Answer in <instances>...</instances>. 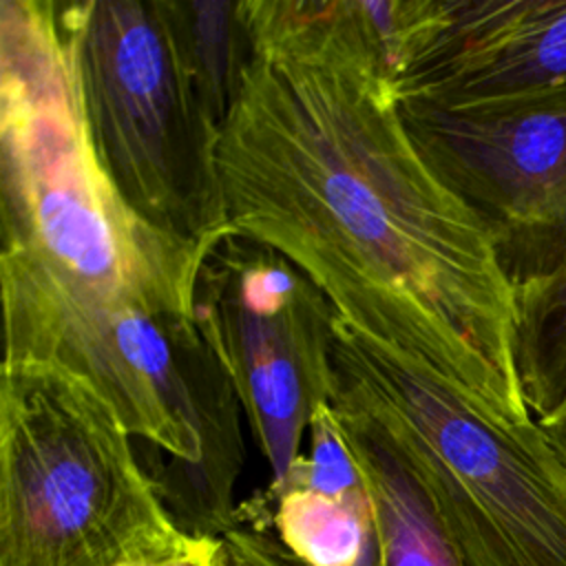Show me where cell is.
Here are the masks:
<instances>
[{"label": "cell", "instance_id": "obj_12", "mask_svg": "<svg viewBox=\"0 0 566 566\" xmlns=\"http://www.w3.org/2000/svg\"><path fill=\"white\" fill-rule=\"evenodd\" d=\"M161 2L197 93L223 128L252 53L243 2Z\"/></svg>", "mask_w": 566, "mask_h": 566}, {"label": "cell", "instance_id": "obj_4", "mask_svg": "<svg viewBox=\"0 0 566 566\" xmlns=\"http://www.w3.org/2000/svg\"><path fill=\"white\" fill-rule=\"evenodd\" d=\"M334 394L416 471L467 566H566V467L515 422L336 316Z\"/></svg>", "mask_w": 566, "mask_h": 566}, {"label": "cell", "instance_id": "obj_1", "mask_svg": "<svg viewBox=\"0 0 566 566\" xmlns=\"http://www.w3.org/2000/svg\"><path fill=\"white\" fill-rule=\"evenodd\" d=\"M252 53L219 133L232 232L294 263L363 338L535 420L515 290L480 217L429 168L356 0H243Z\"/></svg>", "mask_w": 566, "mask_h": 566}, {"label": "cell", "instance_id": "obj_16", "mask_svg": "<svg viewBox=\"0 0 566 566\" xmlns=\"http://www.w3.org/2000/svg\"><path fill=\"white\" fill-rule=\"evenodd\" d=\"M539 427L544 429L548 442L553 444L555 453L559 455V460L566 467V400L544 420H537Z\"/></svg>", "mask_w": 566, "mask_h": 566}, {"label": "cell", "instance_id": "obj_2", "mask_svg": "<svg viewBox=\"0 0 566 566\" xmlns=\"http://www.w3.org/2000/svg\"><path fill=\"white\" fill-rule=\"evenodd\" d=\"M0 281L4 360L84 378L133 438L166 453L148 475L184 535L237 528L241 405L197 323L84 290L18 248H2Z\"/></svg>", "mask_w": 566, "mask_h": 566}, {"label": "cell", "instance_id": "obj_13", "mask_svg": "<svg viewBox=\"0 0 566 566\" xmlns=\"http://www.w3.org/2000/svg\"><path fill=\"white\" fill-rule=\"evenodd\" d=\"M515 358L535 420L566 400V263L515 287Z\"/></svg>", "mask_w": 566, "mask_h": 566}, {"label": "cell", "instance_id": "obj_9", "mask_svg": "<svg viewBox=\"0 0 566 566\" xmlns=\"http://www.w3.org/2000/svg\"><path fill=\"white\" fill-rule=\"evenodd\" d=\"M566 84V0H407L391 86L400 104L462 113Z\"/></svg>", "mask_w": 566, "mask_h": 566}, {"label": "cell", "instance_id": "obj_15", "mask_svg": "<svg viewBox=\"0 0 566 566\" xmlns=\"http://www.w3.org/2000/svg\"><path fill=\"white\" fill-rule=\"evenodd\" d=\"M150 566H221V539H192L172 559Z\"/></svg>", "mask_w": 566, "mask_h": 566}, {"label": "cell", "instance_id": "obj_10", "mask_svg": "<svg viewBox=\"0 0 566 566\" xmlns=\"http://www.w3.org/2000/svg\"><path fill=\"white\" fill-rule=\"evenodd\" d=\"M332 409L374 509L380 566H467L429 491L387 436L340 402Z\"/></svg>", "mask_w": 566, "mask_h": 566}, {"label": "cell", "instance_id": "obj_6", "mask_svg": "<svg viewBox=\"0 0 566 566\" xmlns=\"http://www.w3.org/2000/svg\"><path fill=\"white\" fill-rule=\"evenodd\" d=\"M93 146L124 201L199 245L230 232L221 128L201 102L161 0L55 2Z\"/></svg>", "mask_w": 566, "mask_h": 566}, {"label": "cell", "instance_id": "obj_7", "mask_svg": "<svg viewBox=\"0 0 566 566\" xmlns=\"http://www.w3.org/2000/svg\"><path fill=\"white\" fill-rule=\"evenodd\" d=\"M195 323L248 416L270 486L283 484L314 411L332 402L336 310L283 254L230 230L201 263Z\"/></svg>", "mask_w": 566, "mask_h": 566}, {"label": "cell", "instance_id": "obj_5", "mask_svg": "<svg viewBox=\"0 0 566 566\" xmlns=\"http://www.w3.org/2000/svg\"><path fill=\"white\" fill-rule=\"evenodd\" d=\"M115 409L84 378L4 360L0 566H150L188 548Z\"/></svg>", "mask_w": 566, "mask_h": 566}, {"label": "cell", "instance_id": "obj_14", "mask_svg": "<svg viewBox=\"0 0 566 566\" xmlns=\"http://www.w3.org/2000/svg\"><path fill=\"white\" fill-rule=\"evenodd\" d=\"M221 566H307L270 528L237 526L221 537Z\"/></svg>", "mask_w": 566, "mask_h": 566}, {"label": "cell", "instance_id": "obj_8", "mask_svg": "<svg viewBox=\"0 0 566 566\" xmlns=\"http://www.w3.org/2000/svg\"><path fill=\"white\" fill-rule=\"evenodd\" d=\"M400 113L429 168L491 232L513 290L566 263V84L511 106Z\"/></svg>", "mask_w": 566, "mask_h": 566}, {"label": "cell", "instance_id": "obj_11", "mask_svg": "<svg viewBox=\"0 0 566 566\" xmlns=\"http://www.w3.org/2000/svg\"><path fill=\"white\" fill-rule=\"evenodd\" d=\"M307 566H380L374 509L365 484L345 493L321 491L294 471L279 486L239 506V522L263 526Z\"/></svg>", "mask_w": 566, "mask_h": 566}, {"label": "cell", "instance_id": "obj_3", "mask_svg": "<svg viewBox=\"0 0 566 566\" xmlns=\"http://www.w3.org/2000/svg\"><path fill=\"white\" fill-rule=\"evenodd\" d=\"M2 248L95 294L195 321L206 245L146 223L93 146L51 0L0 2Z\"/></svg>", "mask_w": 566, "mask_h": 566}]
</instances>
